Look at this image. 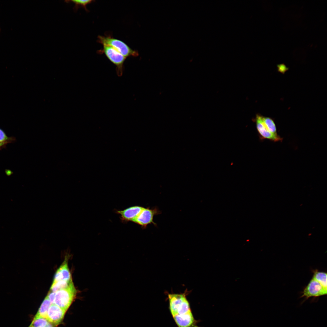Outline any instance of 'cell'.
Instances as JSON below:
<instances>
[{
	"instance_id": "6da1fadb",
	"label": "cell",
	"mask_w": 327,
	"mask_h": 327,
	"mask_svg": "<svg viewBox=\"0 0 327 327\" xmlns=\"http://www.w3.org/2000/svg\"><path fill=\"white\" fill-rule=\"evenodd\" d=\"M170 312L178 327H196L197 322L192 313L185 293L168 294Z\"/></svg>"
},
{
	"instance_id": "7a4b0ae2",
	"label": "cell",
	"mask_w": 327,
	"mask_h": 327,
	"mask_svg": "<svg viewBox=\"0 0 327 327\" xmlns=\"http://www.w3.org/2000/svg\"><path fill=\"white\" fill-rule=\"evenodd\" d=\"M56 292L54 304L66 311L75 299L76 290L72 282L67 288Z\"/></svg>"
},
{
	"instance_id": "3957f363",
	"label": "cell",
	"mask_w": 327,
	"mask_h": 327,
	"mask_svg": "<svg viewBox=\"0 0 327 327\" xmlns=\"http://www.w3.org/2000/svg\"><path fill=\"white\" fill-rule=\"evenodd\" d=\"M98 41L103 45L110 46L123 55L126 58L129 56H136L138 53L133 50L123 41L110 37L99 35Z\"/></svg>"
},
{
	"instance_id": "277c9868",
	"label": "cell",
	"mask_w": 327,
	"mask_h": 327,
	"mask_svg": "<svg viewBox=\"0 0 327 327\" xmlns=\"http://www.w3.org/2000/svg\"><path fill=\"white\" fill-rule=\"evenodd\" d=\"M103 45L101 51L116 66L117 75L119 77L121 76L123 73L124 63L126 58L112 47L107 45Z\"/></svg>"
},
{
	"instance_id": "5b68a950",
	"label": "cell",
	"mask_w": 327,
	"mask_h": 327,
	"mask_svg": "<svg viewBox=\"0 0 327 327\" xmlns=\"http://www.w3.org/2000/svg\"><path fill=\"white\" fill-rule=\"evenodd\" d=\"M160 213V211L156 208H144L133 222L140 226L143 229H145L148 224L151 223L156 226V224L153 220L154 216Z\"/></svg>"
},
{
	"instance_id": "8992f818",
	"label": "cell",
	"mask_w": 327,
	"mask_h": 327,
	"mask_svg": "<svg viewBox=\"0 0 327 327\" xmlns=\"http://www.w3.org/2000/svg\"><path fill=\"white\" fill-rule=\"evenodd\" d=\"M327 291V289L312 278L304 289L301 297L308 299L312 297H319L326 295Z\"/></svg>"
},
{
	"instance_id": "52a82bcc",
	"label": "cell",
	"mask_w": 327,
	"mask_h": 327,
	"mask_svg": "<svg viewBox=\"0 0 327 327\" xmlns=\"http://www.w3.org/2000/svg\"><path fill=\"white\" fill-rule=\"evenodd\" d=\"M256 121L257 130L262 139H268L274 142L282 140V138L279 135H275L268 130L263 121L262 116L257 115Z\"/></svg>"
},
{
	"instance_id": "ba28073f",
	"label": "cell",
	"mask_w": 327,
	"mask_h": 327,
	"mask_svg": "<svg viewBox=\"0 0 327 327\" xmlns=\"http://www.w3.org/2000/svg\"><path fill=\"white\" fill-rule=\"evenodd\" d=\"M66 312L54 304H51L48 309L46 319L56 326L62 321Z\"/></svg>"
},
{
	"instance_id": "9c48e42d",
	"label": "cell",
	"mask_w": 327,
	"mask_h": 327,
	"mask_svg": "<svg viewBox=\"0 0 327 327\" xmlns=\"http://www.w3.org/2000/svg\"><path fill=\"white\" fill-rule=\"evenodd\" d=\"M144 208L142 206H135L123 210H117L116 212L120 215L122 221L125 222L130 221L133 222Z\"/></svg>"
},
{
	"instance_id": "30bf717a",
	"label": "cell",
	"mask_w": 327,
	"mask_h": 327,
	"mask_svg": "<svg viewBox=\"0 0 327 327\" xmlns=\"http://www.w3.org/2000/svg\"><path fill=\"white\" fill-rule=\"evenodd\" d=\"M71 279V276L68 266V259L66 258L64 262L56 271L53 282L69 281Z\"/></svg>"
},
{
	"instance_id": "8fae6325",
	"label": "cell",
	"mask_w": 327,
	"mask_h": 327,
	"mask_svg": "<svg viewBox=\"0 0 327 327\" xmlns=\"http://www.w3.org/2000/svg\"><path fill=\"white\" fill-rule=\"evenodd\" d=\"M51 304L50 301L46 297L42 302L36 315L46 319L48 309Z\"/></svg>"
},
{
	"instance_id": "7c38bea8",
	"label": "cell",
	"mask_w": 327,
	"mask_h": 327,
	"mask_svg": "<svg viewBox=\"0 0 327 327\" xmlns=\"http://www.w3.org/2000/svg\"><path fill=\"white\" fill-rule=\"evenodd\" d=\"M73 282L72 279L69 281H60L53 282L50 289V291L56 292L68 287Z\"/></svg>"
},
{
	"instance_id": "4fadbf2b",
	"label": "cell",
	"mask_w": 327,
	"mask_h": 327,
	"mask_svg": "<svg viewBox=\"0 0 327 327\" xmlns=\"http://www.w3.org/2000/svg\"><path fill=\"white\" fill-rule=\"evenodd\" d=\"M318 282L325 289H327V273L315 271L312 277Z\"/></svg>"
},
{
	"instance_id": "5bb4252c",
	"label": "cell",
	"mask_w": 327,
	"mask_h": 327,
	"mask_svg": "<svg viewBox=\"0 0 327 327\" xmlns=\"http://www.w3.org/2000/svg\"><path fill=\"white\" fill-rule=\"evenodd\" d=\"M263 121L268 130L272 134L278 135L275 123L273 120L269 117L262 116Z\"/></svg>"
},
{
	"instance_id": "9a60e30c",
	"label": "cell",
	"mask_w": 327,
	"mask_h": 327,
	"mask_svg": "<svg viewBox=\"0 0 327 327\" xmlns=\"http://www.w3.org/2000/svg\"><path fill=\"white\" fill-rule=\"evenodd\" d=\"M49 322L46 319L35 315L30 326L32 327H44Z\"/></svg>"
},
{
	"instance_id": "2e32d148",
	"label": "cell",
	"mask_w": 327,
	"mask_h": 327,
	"mask_svg": "<svg viewBox=\"0 0 327 327\" xmlns=\"http://www.w3.org/2000/svg\"><path fill=\"white\" fill-rule=\"evenodd\" d=\"M71 2L74 3V6L73 8V9L74 11H77L79 7L80 6H81L82 7H84L85 10H87V9L86 7V5L91 3L93 1L91 0H71V1H67L66 2Z\"/></svg>"
},
{
	"instance_id": "e0dca14e",
	"label": "cell",
	"mask_w": 327,
	"mask_h": 327,
	"mask_svg": "<svg viewBox=\"0 0 327 327\" xmlns=\"http://www.w3.org/2000/svg\"><path fill=\"white\" fill-rule=\"evenodd\" d=\"M12 138L8 137L5 133L0 129V143L7 144L12 140Z\"/></svg>"
},
{
	"instance_id": "ac0fdd59",
	"label": "cell",
	"mask_w": 327,
	"mask_h": 327,
	"mask_svg": "<svg viewBox=\"0 0 327 327\" xmlns=\"http://www.w3.org/2000/svg\"><path fill=\"white\" fill-rule=\"evenodd\" d=\"M55 294L56 292L50 291L46 296L51 304H54Z\"/></svg>"
},
{
	"instance_id": "d6986e66",
	"label": "cell",
	"mask_w": 327,
	"mask_h": 327,
	"mask_svg": "<svg viewBox=\"0 0 327 327\" xmlns=\"http://www.w3.org/2000/svg\"><path fill=\"white\" fill-rule=\"evenodd\" d=\"M278 68L279 71L283 73H285L288 69L286 66L283 64L279 65L278 66Z\"/></svg>"
},
{
	"instance_id": "ffe728a7",
	"label": "cell",
	"mask_w": 327,
	"mask_h": 327,
	"mask_svg": "<svg viewBox=\"0 0 327 327\" xmlns=\"http://www.w3.org/2000/svg\"><path fill=\"white\" fill-rule=\"evenodd\" d=\"M56 326L52 324L49 322L44 327H55Z\"/></svg>"
},
{
	"instance_id": "44dd1931",
	"label": "cell",
	"mask_w": 327,
	"mask_h": 327,
	"mask_svg": "<svg viewBox=\"0 0 327 327\" xmlns=\"http://www.w3.org/2000/svg\"><path fill=\"white\" fill-rule=\"evenodd\" d=\"M6 144L5 143H0V148L2 147L3 146L5 145Z\"/></svg>"
},
{
	"instance_id": "7402d4cb",
	"label": "cell",
	"mask_w": 327,
	"mask_h": 327,
	"mask_svg": "<svg viewBox=\"0 0 327 327\" xmlns=\"http://www.w3.org/2000/svg\"><path fill=\"white\" fill-rule=\"evenodd\" d=\"M29 327H32L29 326Z\"/></svg>"
},
{
	"instance_id": "603a6c76",
	"label": "cell",
	"mask_w": 327,
	"mask_h": 327,
	"mask_svg": "<svg viewBox=\"0 0 327 327\" xmlns=\"http://www.w3.org/2000/svg\"></svg>"
}]
</instances>
